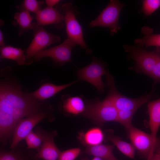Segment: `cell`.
<instances>
[{"instance_id": "obj_4", "label": "cell", "mask_w": 160, "mask_h": 160, "mask_svg": "<svg viewBox=\"0 0 160 160\" xmlns=\"http://www.w3.org/2000/svg\"><path fill=\"white\" fill-rule=\"evenodd\" d=\"M66 25L68 38L71 40L84 49L87 54H90L92 50L86 45L84 38L83 29L76 19V16L80 14L76 6H73L72 3H67L61 6Z\"/></svg>"}, {"instance_id": "obj_34", "label": "cell", "mask_w": 160, "mask_h": 160, "mask_svg": "<svg viewBox=\"0 0 160 160\" xmlns=\"http://www.w3.org/2000/svg\"><path fill=\"white\" fill-rule=\"evenodd\" d=\"M155 153H157L160 155V147H158L155 149Z\"/></svg>"}, {"instance_id": "obj_1", "label": "cell", "mask_w": 160, "mask_h": 160, "mask_svg": "<svg viewBox=\"0 0 160 160\" xmlns=\"http://www.w3.org/2000/svg\"><path fill=\"white\" fill-rule=\"evenodd\" d=\"M35 100L30 93H23L17 85L10 82H1V140L8 137L22 118L35 114Z\"/></svg>"}, {"instance_id": "obj_36", "label": "cell", "mask_w": 160, "mask_h": 160, "mask_svg": "<svg viewBox=\"0 0 160 160\" xmlns=\"http://www.w3.org/2000/svg\"><path fill=\"white\" fill-rule=\"evenodd\" d=\"M82 160H88V159L87 158H84L82 159Z\"/></svg>"}, {"instance_id": "obj_27", "label": "cell", "mask_w": 160, "mask_h": 160, "mask_svg": "<svg viewBox=\"0 0 160 160\" xmlns=\"http://www.w3.org/2000/svg\"><path fill=\"white\" fill-rule=\"evenodd\" d=\"M150 77L153 80V86L160 83V56Z\"/></svg>"}, {"instance_id": "obj_20", "label": "cell", "mask_w": 160, "mask_h": 160, "mask_svg": "<svg viewBox=\"0 0 160 160\" xmlns=\"http://www.w3.org/2000/svg\"><path fill=\"white\" fill-rule=\"evenodd\" d=\"M113 145L100 144L88 146L84 152L100 158L104 160H117L114 155L113 149Z\"/></svg>"}, {"instance_id": "obj_33", "label": "cell", "mask_w": 160, "mask_h": 160, "mask_svg": "<svg viewBox=\"0 0 160 160\" xmlns=\"http://www.w3.org/2000/svg\"><path fill=\"white\" fill-rule=\"evenodd\" d=\"M151 160H160V155L154 153Z\"/></svg>"}, {"instance_id": "obj_23", "label": "cell", "mask_w": 160, "mask_h": 160, "mask_svg": "<svg viewBox=\"0 0 160 160\" xmlns=\"http://www.w3.org/2000/svg\"><path fill=\"white\" fill-rule=\"evenodd\" d=\"M135 111L127 110H118L116 122L122 124L128 130L133 126L132 120Z\"/></svg>"}, {"instance_id": "obj_19", "label": "cell", "mask_w": 160, "mask_h": 160, "mask_svg": "<svg viewBox=\"0 0 160 160\" xmlns=\"http://www.w3.org/2000/svg\"><path fill=\"white\" fill-rule=\"evenodd\" d=\"M0 57L13 60L19 65L29 64L24 51L20 48L10 46H6L0 47Z\"/></svg>"}, {"instance_id": "obj_14", "label": "cell", "mask_w": 160, "mask_h": 160, "mask_svg": "<svg viewBox=\"0 0 160 160\" xmlns=\"http://www.w3.org/2000/svg\"><path fill=\"white\" fill-rule=\"evenodd\" d=\"M84 96H71L69 95H63L61 107L65 113L75 115L82 113L85 109V105L84 100Z\"/></svg>"}, {"instance_id": "obj_31", "label": "cell", "mask_w": 160, "mask_h": 160, "mask_svg": "<svg viewBox=\"0 0 160 160\" xmlns=\"http://www.w3.org/2000/svg\"><path fill=\"white\" fill-rule=\"evenodd\" d=\"M60 1L59 0H46L45 1L47 6L52 7L58 3Z\"/></svg>"}, {"instance_id": "obj_35", "label": "cell", "mask_w": 160, "mask_h": 160, "mask_svg": "<svg viewBox=\"0 0 160 160\" xmlns=\"http://www.w3.org/2000/svg\"><path fill=\"white\" fill-rule=\"evenodd\" d=\"M92 160H104L98 157H95Z\"/></svg>"}, {"instance_id": "obj_8", "label": "cell", "mask_w": 160, "mask_h": 160, "mask_svg": "<svg viewBox=\"0 0 160 160\" xmlns=\"http://www.w3.org/2000/svg\"><path fill=\"white\" fill-rule=\"evenodd\" d=\"M77 44L72 40L67 38L60 44L48 49H44L37 53L34 56L35 61H40L45 57L51 58L53 65L57 67L63 65L65 63L72 62L71 51Z\"/></svg>"}, {"instance_id": "obj_21", "label": "cell", "mask_w": 160, "mask_h": 160, "mask_svg": "<svg viewBox=\"0 0 160 160\" xmlns=\"http://www.w3.org/2000/svg\"><path fill=\"white\" fill-rule=\"evenodd\" d=\"M80 138L82 143L88 146L100 144L103 141L104 135L101 130L99 128L91 129L85 134L82 133Z\"/></svg>"}, {"instance_id": "obj_25", "label": "cell", "mask_w": 160, "mask_h": 160, "mask_svg": "<svg viewBox=\"0 0 160 160\" xmlns=\"http://www.w3.org/2000/svg\"><path fill=\"white\" fill-rule=\"evenodd\" d=\"M43 3V1L24 0L20 6H17V7L36 14L41 9V7Z\"/></svg>"}, {"instance_id": "obj_13", "label": "cell", "mask_w": 160, "mask_h": 160, "mask_svg": "<svg viewBox=\"0 0 160 160\" xmlns=\"http://www.w3.org/2000/svg\"><path fill=\"white\" fill-rule=\"evenodd\" d=\"M42 135L43 143L35 158L44 160H58L61 152L55 144L53 137L47 134Z\"/></svg>"}, {"instance_id": "obj_29", "label": "cell", "mask_w": 160, "mask_h": 160, "mask_svg": "<svg viewBox=\"0 0 160 160\" xmlns=\"http://www.w3.org/2000/svg\"><path fill=\"white\" fill-rule=\"evenodd\" d=\"M0 160H20L16 155L10 153H3L1 154Z\"/></svg>"}, {"instance_id": "obj_10", "label": "cell", "mask_w": 160, "mask_h": 160, "mask_svg": "<svg viewBox=\"0 0 160 160\" xmlns=\"http://www.w3.org/2000/svg\"><path fill=\"white\" fill-rule=\"evenodd\" d=\"M33 38L25 52L29 64L32 63V57L39 52L47 47L59 42V36L47 31L43 26L36 24L33 28Z\"/></svg>"}, {"instance_id": "obj_28", "label": "cell", "mask_w": 160, "mask_h": 160, "mask_svg": "<svg viewBox=\"0 0 160 160\" xmlns=\"http://www.w3.org/2000/svg\"><path fill=\"white\" fill-rule=\"evenodd\" d=\"M43 141L42 134L36 133V135L32 143L31 148L39 150Z\"/></svg>"}, {"instance_id": "obj_7", "label": "cell", "mask_w": 160, "mask_h": 160, "mask_svg": "<svg viewBox=\"0 0 160 160\" xmlns=\"http://www.w3.org/2000/svg\"><path fill=\"white\" fill-rule=\"evenodd\" d=\"M108 70L106 69L105 63L100 59L93 57L89 65L77 70V80L88 82L95 87L99 93L102 94L107 85L103 81L102 77L105 75Z\"/></svg>"}, {"instance_id": "obj_2", "label": "cell", "mask_w": 160, "mask_h": 160, "mask_svg": "<svg viewBox=\"0 0 160 160\" xmlns=\"http://www.w3.org/2000/svg\"><path fill=\"white\" fill-rule=\"evenodd\" d=\"M107 87L108 89L106 97L118 110H127L135 111L144 104L156 97L153 88L149 93L146 92L142 96L136 98L129 97L120 93L116 88L114 79L108 70L105 75Z\"/></svg>"}, {"instance_id": "obj_24", "label": "cell", "mask_w": 160, "mask_h": 160, "mask_svg": "<svg viewBox=\"0 0 160 160\" xmlns=\"http://www.w3.org/2000/svg\"><path fill=\"white\" fill-rule=\"evenodd\" d=\"M160 7V0H143L142 1V11L146 16L151 15Z\"/></svg>"}, {"instance_id": "obj_30", "label": "cell", "mask_w": 160, "mask_h": 160, "mask_svg": "<svg viewBox=\"0 0 160 160\" xmlns=\"http://www.w3.org/2000/svg\"><path fill=\"white\" fill-rule=\"evenodd\" d=\"M36 135V133L32 131L25 138L28 148H31L32 143Z\"/></svg>"}, {"instance_id": "obj_26", "label": "cell", "mask_w": 160, "mask_h": 160, "mask_svg": "<svg viewBox=\"0 0 160 160\" xmlns=\"http://www.w3.org/2000/svg\"><path fill=\"white\" fill-rule=\"evenodd\" d=\"M80 149L76 148L61 152L58 160H74L80 154Z\"/></svg>"}, {"instance_id": "obj_17", "label": "cell", "mask_w": 160, "mask_h": 160, "mask_svg": "<svg viewBox=\"0 0 160 160\" xmlns=\"http://www.w3.org/2000/svg\"><path fill=\"white\" fill-rule=\"evenodd\" d=\"M19 11L16 12L14 17L19 27L18 35L20 36L28 31L32 29L37 23L33 21V17L28 11L21 8L17 7Z\"/></svg>"}, {"instance_id": "obj_5", "label": "cell", "mask_w": 160, "mask_h": 160, "mask_svg": "<svg viewBox=\"0 0 160 160\" xmlns=\"http://www.w3.org/2000/svg\"><path fill=\"white\" fill-rule=\"evenodd\" d=\"M86 102L84 116L99 124L116 121L118 110L106 97L102 101L97 98Z\"/></svg>"}, {"instance_id": "obj_18", "label": "cell", "mask_w": 160, "mask_h": 160, "mask_svg": "<svg viewBox=\"0 0 160 160\" xmlns=\"http://www.w3.org/2000/svg\"><path fill=\"white\" fill-rule=\"evenodd\" d=\"M153 29L147 26L142 27L141 31L143 35L141 38L137 39L134 41L136 45L146 48L150 46L160 47V34H153Z\"/></svg>"}, {"instance_id": "obj_9", "label": "cell", "mask_w": 160, "mask_h": 160, "mask_svg": "<svg viewBox=\"0 0 160 160\" xmlns=\"http://www.w3.org/2000/svg\"><path fill=\"white\" fill-rule=\"evenodd\" d=\"M129 137L135 148L142 157L151 160L155 149L160 147V139L155 141L151 134L132 126L128 130Z\"/></svg>"}, {"instance_id": "obj_32", "label": "cell", "mask_w": 160, "mask_h": 160, "mask_svg": "<svg viewBox=\"0 0 160 160\" xmlns=\"http://www.w3.org/2000/svg\"><path fill=\"white\" fill-rule=\"evenodd\" d=\"M0 47L6 46L4 40L3 34L1 30L0 31Z\"/></svg>"}, {"instance_id": "obj_15", "label": "cell", "mask_w": 160, "mask_h": 160, "mask_svg": "<svg viewBox=\"0 0 160 160\" xmlns=\"http://www.w3.org/2000/svg\"><path fill=\"white\" fill-rule=\"evenodd\" d=\"M147 107L149 117V126L151 134L156 141L159 140L156 137L158 131L160 126V98L149 101Z\"/></svg>"}, {"instance_id": "obj_12", "label": "cell", "mask_w": 160, "mask_h": 160, "mask_svg": "<svg viewBox=\"0 0 160 160\" xmlns=\"http://www.w3.org/2000/svg\"><path fill=\"white\" fill-rule=\"evenodd\" d=\"M35 19L37 24L42 26L53 24L56 28L60 29L64 25L62 10L60 11L53 7L47 6L44 9H40L36 14Z\"/></svg>"}, {"instance_id": "obj_3", "label": "cell", "mask_w": 160, "mask_h": 160, "mask_svg": "<svg viewBox=\"0 0 160 160\" xmlns=\"http://www.w3.org/2000/svg\"><path fill=\"white\" fill-rule=\"evenodd\" d=\"M123 47L124 51L129 54V58L135 63L132 68L136 73L150 76L160 56V47H156L155 50L150 52L136 45L126 44Z\"/></svg>"}, {"instance_id": "obj_11", "label": "cell", "mask_w": 160, "mask_h": 160, "mask_svg": "<svg viewBox=\"0 0 160 160\" xmlns=\"http://www.w3.org/2000/svg\"><path fill=\"white\" fill-rule=\"evenodd\" d=\"M46 116L43 113H35L19 121L14 129L11 148H15L20 141L25 139L33 128Z\"/></svg>"}, {"instance_id": "obj_22", "label": "cell", "mask_w": 160, "mask_h": 160, "mask_svg": "<svg viewBox=\"0 0 160 160\" xmlns=\"http://www.w3.org/2000/svg\"><path fill=\"white\" fill-rule=\"evenodd\" d=\"M107 139L112 142L124 154L129 158L134 159L135 148L132 145L122 140L120 137L114 135L108 136Z\"/></svg>"}, {"instance_id": "obj_6", "label": "cell", "mask_w": 160, "mask_h": 160, "mask_svg": "<svg viewBox=\"0 0 160 160\" xmlns=\"http://www.w3.org/2000/svg\"><path fill=\"white\" fill-rule=\"evenodd\" d=\"M124 7V4L119 0H111L97 17L89 23V27L108 28L111 35H113L120 28L119 18L121 11Z\"/></svg>"}, {"instance_id": "obj_16", "label": "cell", "mask_w": 160, "mask_h": 160, "mask_svg": "<svg viewBox=\"0 0 160 160\" xmlns=\"http://www.w3.org/2000/svg\"><path fill=\"white\" fill-rule=\"evenodd\" d=\"M79 81L77 80L68 84L60 85L46 83L41 85L36 91L30 93V94L35 99L44 100L52 97L62 90Z\"/></svg>"}]
</instances>
